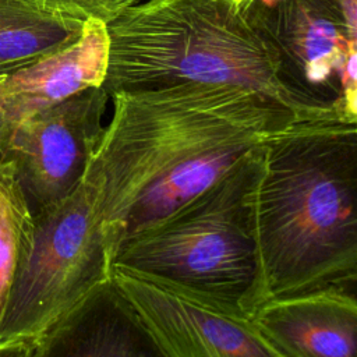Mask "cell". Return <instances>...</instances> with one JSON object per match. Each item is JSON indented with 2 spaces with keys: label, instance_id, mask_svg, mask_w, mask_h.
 I'll use <instances>...</instances> for the list:
<instances>
[{
  "label": "cell",
  "instance_id": "obj_5",
  "mask_svg": "<svg viewBox=\"0 0 357 357\" xmlns=\"http://www.w3.org/2000/svg\"><path fill=\"white\" fill-rule=\"evenodd\" d=\"M113 252L84 177L33 213L0 324V339L36 340L112 280Z\"/></svg>",
  "mask_w": 357,
  "mask_h": 357
},
{
  "label": "cell",
  "instance_id": "obj_1",
  "mask_svg": "<svg viewBox=\"0 0 357 357\" xmlns=\"http://www.w3.org/2000/svg\"><path fill=\"white\" fill-rule=\"evenodd\" d=\"M110 100L113 113L85 178L113 257L297 120L280 100L233 85L185 82L117 92Z\"/></svg>",
  "mask_w": 357,
  "mask_h": 357
},
{
  "label": "cell",
  "instance_id": "obj_10",
  "mask_svg": "<svg viewBox=\"0 0 357 357\" xmlns=\"http://www.w3.org/2000/svg\"><path fill=\"white\" fill-rule=\"evenodd\" d=\"M251 319L289 357H357V298L337 289L269 300Z\"/></svg>",
  "mask_w": 357,
  "mask_h": 357
},
{
  "label": "cell",
  "instance_id": "obj_16",
  "mask_svg": "<svg viewBox=\"0 0 357 357\" xmlns=\"http://www.w3.org/2000/svg\"><path fill=\"white\" fill-rule=\"evenodd\" d=\"M233 1H237V3H241V1H244V0H233Z\"/></svg>",
  "mask_w": 357,
  "mask_h": 357
},
{
  "label": "cell",
  "instance_id": "obj_7",
  "mask_svg": "<svg viewBox=\"0 0 357 357\" xmlns=\"http://www.w3.org/2000/svg\"><path fill=\"white\" fill-rule=\"evenodd\" d=\"M109 100L103 85L89 88L0 131V160L13 166L33 213L84 180Z\"/></svg>",
  "mask_w": 357,
  "mask_h": 357
},
{
  "label": "cell",
  "instance_id": "obj_8",
  "mask_svg": "<svg viewBox=\"0 0 357 357\" xmlns=\"http://www.w3.org/2000/svg\"><path fill=\"white\" fill-rule=\"evenodd\" d=\"M112 280L172 357H289L251 318L226 312L124 266Z\"/></svg>",
  "mask_w": 357,
  "mask_h": 357
},
{
  "label": "cell",
  "instance_id": "obj_6",
  "mask_svg": "<svg viewBox=\"0 0 357 357\" xmlns=\"http://www.w3.org/2000/svg\"><path fill=\"white\" fill-rule=\"evenodd\" d=\"M297 120L357 123V0H244Z\"/></svg>",
  "mask_w": 357,
  "mask_h": 357
},
{
  "label": "cell",
  "instance_id": "obj_3",
  "mask_svg": "<svg viewBox=\"0 0 357 357\" xmlns=\"http://www.w3.org/2000/svg\"><path fill=\"white\" fill-rule=\"evenodd\" d=\"M264 159L265 142L170 215L126 240L113 265L252 318L269 301L257 215Z\"/></svg>",
  "mask_w": 357,
  "mask_h": 357
},
{
  "label": "cell",
  "instance_id": "obj_12",
  "mask_svg": "<svg viewBox=\"0 0 357 357\" xmlns=\"http://www.w3.org/2000/svg\"><path fill=\"white\" fill-rule=\"evenodd\" d=\"M32 219L33 212L13 166L0 160V324Z\"/></svg>",
  "mask_w": 357,
  "mask_h": 357
},
{
  "label": "cell",
  "instance_id": "obj_4",
  "mask_svg": "<svg viewBox=\"0 0 357 357\" xmlns=\"http://www.w3.org/2000/svg\"><path fill=\"white\" fill-rule=\"evenodd\" d=\"M107 33L103 88L110 96L197 82L247 88L283 103L275 57L237 1L142 0L109 22Z\"/></svg>",
  "mask_w": 357,
  "mask_h": 357
},
{
  "label": "cell",
  "instance_id": "obj_14",
  "mask_svg": "<svg viewBox=\"0 0 357 357\" xmlns=\"http://www.w3.org/2000/svg\"><path fill=\"white\" fill-rule=\"evenodd\" d=\"M35 340L0 339V357H33Z\"/></svg>",
  "mask_w": 357,
  "mask_h": 357
},
{
  "label": "cell",
  "instance_id": "obj_9",
  "mask_svg": "<svg viewBox=\"0 0 357 357\" xmlns=\"http://www.w3.org/2000/svg\"><path fill=\"white\" fill-rule=\"evenodd\" d=\"M107 64V24L86 20L79 38L71 45L0 74V131L85 89L102 86Z\"/></svg>",
  "mask_w": 357,
  "mask_h": 357
},
{
  "label": "cell",
  "instance_id": "obj_11",
  "mask_svg": "<svg viewBox=\"0 0 357 357\" xmlns=\"http://www.w3.org/2000/svg\"><path fill=\"white\" fill-rule=\"evenodd\" d=\"M85 21L0 0V74L35 63L75 42Z\"/></svg>",
  "mask_w": 357,
  "mask_h": 357
},
{
  "label": "cell",
  "instance_id": "obj_2",
  "mask_svg": "<svg viewBox=\"0 0 357 357\" xmlns=\"http://www.w3.org/2000/svg\"><path fill=\"white\" fill-rule=\"evenodd\" d=\"M257 215L269 300L357 282V123L296 120L271 135Z\"/></svg>",
  "mask_w": 357,
  "mask_h": 357
},
{
  "label": "cell",
  "instance_id": "obj_15",
  "mask_svg": "<svg viewBox=\"0 0 357 357\" xmlns=\"http://www.w3.org/2000/svg\"><path fill=\"white\" fill-rule=\"evenodd\" d=\"M337 290H340V291H343V293L357 298V282H353V283H350V284H347V286H344L342 289H337Z\"/></svg>",
  "mask_w": 357,
  "mask_h": 357
},
{
  "label": "cell",
  "instance_id": "obj_13",
  "mask_svg": "<svg viewBox=\"0 0 357 357\" xmlns=\"http://www.w3.org/2000/svg\"><path fill=\"white\" fill-rule=\"evenodd\" d=\"M47 13L77 18L81 21L99 20L112 22L128 7L142 0H22Z\"/></svg>",
  "mask_w": 357,
  "mask_h": 357
}]
</instances>
